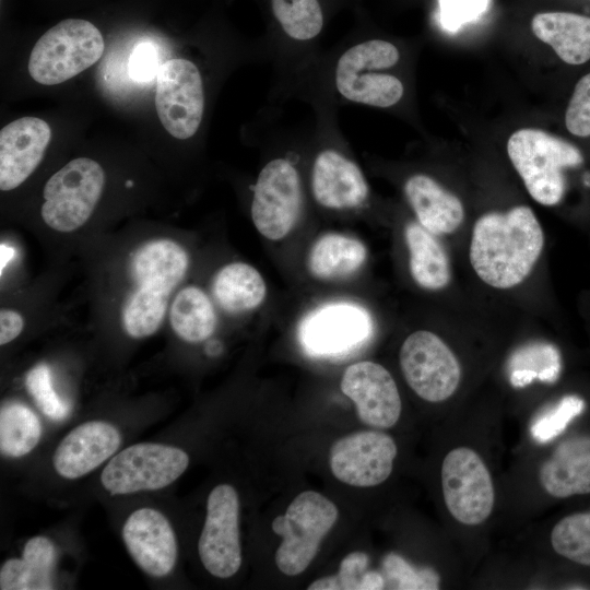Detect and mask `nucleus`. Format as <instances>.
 <instances>
[{"mask_svg": "<svg viewBox=\"0 0 590 590\" xmlns=\"http://www.w3.org/2000/svg\"><path fill=\"white\" fill-rule=\"evenodd\" d=\"M51 138L49 125L37 117H22L0 131V189L17 188L36 169Z\"/></svg>", "mask_w": 590, "mask_h": 590, "instance_id": "nucleus-20", "label": "nucleus"}, {"mask_svg": "<svg viewBox=\"0 0 590 590\" xmlns=\"http://www.w3.org/2000/svg\"><path fill=\"white\" fill-rule=\"evenodd\" d=\"M56 548L46 536L30 539L21 558H10L0 569L1 590H49L54 589L52 573Z\"/></svg>", "mask_w": 590, "mask_h": 590, "instance_id": "nucleus-25", "label": "nucleus"}, {"mask_svg": "<svg viewBox=\"0 0 590 590\" xmlns=\"http://www.w3.org/2000/svg\"><path fill=\"white\" fill-rule=\"evenodd\" d=\"M398 449L393 438L379 430H361L338 439L330 448L333 475L355 487H371L392 472Z\"/></svg>", "mask_w": 590, "mask_h": 590, "instance_id": "nucleus-17", "label": "nucleus"}, {"mask_svg": "<svg viewBox=\"0 0 590 590\" xmlns=\"http://www.w3.org/2000/svg\"><path fill=\"white\" fill-rule=\"evenodd\" d=\"M104 48L103 36L94 24L63 20L36 42L28 60L30 75L44 85L60 84L95 64Z\"/></svg>", "mask_w": 590, "mask_h": 590, "instance_id": "nucleus-8", "label": "nucleus"}, {"mask_svg": "<svg viewBox=\"0 0 590 590\" xmlns=\"http://www.w3.org/2000/svg\"><path fill=\"white\" fill-rule=\"evenodd\" d=\"M205 86L198 66L185 58L165 61L156 75L155 108L161 123L176 139L197 134L205 114Z\"/></svg>", "mask_w": 590, "mask_h": 590, "instance_id": "nucleus-12", "label": "nucleus"}, {"mask_svg": "<svg viewBox=\"0 0 590 590\" xmlns=\"http://www.w3.org/2000/svg\"><path fill=\"white\" fill-rule=\"evenodd\" d=\"M551 544L564 558L590 567V511L562 518L552 529Z\"/></svg>", "mask_w": 590, "mask_h": 590, "instance_id": "nucleus-31", "label": "nucleus"}, {"mask_svg": "<svg viewBox=\"0 0 590 590\" xmlns=\"http://www.w3.org/2000/svg\"><path fill=\"white\" fill-rule=\"evenodd\" d=\"M533 34L568 64L590 59V17L570 12H543L531 22Z\"/></svg>", "mask_w": 590, "mask_h": 590, "instance_id": "nucleus-24", "label": "nucleus"}, {"mask_svg": "<svg viewBox=\"0 0 590 590\" xmlns=\"http://www.w3.org/2000/svg\"><path fill=\"white\" fill-rule=\"evenodd\" d=\"M42 424L26 405L11 402L0 411V449L8 457L19 458L31 452L39 442Z\"/></svg>", "mask_w": 590, "mask_h": 590, "instance_id": "nucleus-30", "label": "nucleus"}, {"mask_svg": "<svg viewBox=\"0 0 590 590\" xmlns=\"http://www.w3.org/2000/svg\"><path fill=\"white\" fill-rule=\"evenodd\" d=\"M439 19L444 28L457 32L467 23L482 16L489 8L491 0H438Z\"/></svg>", "mask_w": 590, "mask_h": 590, "instance_id": "nucleus-38", "label": "nucleus"}, {"mask_svg": "<svg viewBox=\"0 0 590 590\" xmlns=\"http://www.w3.org/2000/svg\"><path fill=\"white\" fill-rule=\"evenodd\" d=\"M121 442L119 430L104 421L85 422L69 432L57 446L52 462L68 480L79 479L113 456Z\"/></svg>", "mask_w": 590, "mask_h": 590, "instance_id": "nucleus-21", "label": "nucleus"}, {"mask_svg": "<svg viewBox=\"0 0 590 590\" xmlns=\"http://www.w3.org/2000/svg\"><path fill=\"white\" fill-rule=\"evenodd\" d=\"M404 238L410 255V272L414 281L425 290L444 288L451 278L450 263L435 234L418 222H410L405 226Z\"/></svg>", "mask_w": 590, "mask_h": 590, "instance_id": "nucleus-26", "label": "nucleus"}, {"mask_svg": "<svg viewBox=\"0 0 590 590\" xmlns=\"http://www.w3.org/2000/svg\"><path fill=\"white\" fill-rule=\"evenodd\" d=\"M337 506L315 491L299 493L282 516L272 521V530L282 536L275 564L286 576L302 574L318 553L322 539L338 520Z\"/></svg>", "mask_w": 590, "mask_h": 590, "instance_id": "nucleus-9", "label": "nucleus"}, {"mask_svg": "<svg viewBox=\"0 0 590 590\" xmlns=\"http://www.w3.org/2000/svg\"><path fill=\"white\" fill-rule=\"evenodd\" d=\"M188 266L186 250L172 239H154L138 248L131 261L137 287L122 312L123 328L130 337L145 338L158 330L169 296Z\"/></svg>", "mask_w": 590, "mask_h": 590, "instance_id": "nucleus-6", "label": "nucleus"}, {"mask_svg": "<svg viewBox=\"0 0 590 590\" xmlns=\"http://www.w3.org/2000/svg\"><path fill=\"white\" fill-rule=\"evenodd\" d=\"M585 409V401L577 396H566L531 426L532 437L539 442H547L560 435L567 425Z\"/></svg>", "mask_w": 590, "mask_h": 590, "instance_id": "nucleus-35", "label": "nucleus"}, {"mask_svg": "<svg viewBox=\"0 0 590 590\" xmlns=\"http://www.w3.org/2000/svg\"><path fill=\"white\" fill-rule=\"evenodd\" d=\"M544 245L542 227L527 205L489 212L474 224L470 262L477 276L495 288L520 284L532 271Z\"/></svg>", "mask_w": 590, "mask_h": 590, "instance_id": "nucleus-3", "label": "nucleus"}, {"mask_svg": "<svg viewBox=\"0 0 590 590\" xmlns=\"http://www.w3.org/2000/svg\"><path fill=\"white\" fill-rule=\"evenodd\" d=\"M169 318L175 333L189 343H199L210 338L217 320L210 298L196 286L179 291L172 303Z\"/></svg>", "mask_w": 590, "mask_h": 590, "instance_id": "nucleus-29", "label": "nucleus"}, {"mask_svg": "<svg viewBox=\"0 0 590 590\" xmlns=\"http://www.w3.org/2000/svg\"><path fill=\"white\" fill-rule=\"evenodd\" d=\"M367 257L366 247L356 238L328 233L312 245L308 256L311 274L321 280H334L356 272Z\"/></svg>", "mask_w": 590, "mask_h": 590, "instance_id": "nucleus-27", "label": "nucleus"}, {"mask_svg": "<svg viewBox=\"0 0 590 590\" xmlns=\"http://www.w3.org/2000/svg\"><path fill=\"white\" fill-rule=\"evenodd\" d=\"M270 10L274 28L264 49L272 69L269 99L276 105L288 101L322 52L324 15L319 0H270Z\"/></svg>", "mask_w": 590, "mask_h": 590, "instance_id": "nucleus-4", "label": "nucleus"}, {"mask_svg": "<svg viewBox=\"0 0 590 590\" xmlns=\"http://www.w3.org/2000/svg\"><path fill=\"white\" fill-rule=\"evenodd\" d=\"M441 488L446 507L458 522L477 526L491 516L494 483L485 462L473 449L457 447L446 455Z\"/></svg>", "mask_w": 590, "mask_h": 590, "instance_id": "nucleus-14", "label": "nucleus"}, {"mask_svg": "<svg viewBox=\"0 0 590 590\" xmlns=\"http://www.w3.org/2000/svg\"><path fill=\"white\" fill-rule=\"evenodd\" d=\"M239 498L229 484H220L209 494L206 516L198 541L203 567L214 577L229 578L241 565Z\"/></svg>", "mask_w": 590, "mask_h": 590, "instance_id": "nucleus-16", "label": "nucleus"}, {"mask_svg": "<svg viewBox=\"0 0 590 590\" xmlns=\"http://www.w3.org/2000/svg\"><path fill=\"white\" fill-rule=\"evenodd\" d=\"M274 128L278 151L260 169L250 204L251 220L257 231L270 240L282 239L294 228L306 200L299 167L304 150L303 153H297V150L307 133L296 131L292 144H288L294 131L276 125V115Z\"/></svg>", "mask_w": 590, "mask_h": 590, "instance_id": "nucleus-5", "label": "nucleus"}, {"mask_svg": "<svg viewBox=\"0 0 590 590\" xmlns=\"http://www.w3.org/2000/svg\"><path fill=\"white\" fill-rule=\"evenodd\" d=\"M23 317L10 309L0 311V344L4 345L13 341L23 330Z\"/></svg>", "mask_w": 590, "mask_h": 590, "instance_id": "nucleus-40", "label": "nucleus"}, {"mask_svg": "<svg viewBox=\"0 0 590 590\" xmlns=\"http://www.w3.org/2000/svg\"><path fill=\"white\" fill-rule=\"evenodd\" d=\"M26 388L46 416L54 421L68 416L69 405L55 391L48 365L38 364L28 371Z\"/></svg>", "mask_w": 590, "mask_h": 590, "instance_id": "nucleus-34", "label": "nucleus"}, {"mask_svg": "<svg viewBox=\"0 0 590 590\" xmlns=\"http://www.w3.org/2000/svg\"><path fill=\"white\" fill-rule=\"evenodd\" d=\"M385 581L393 589L433 590L439 588L440 577L429 567L416 568L398 554H388L382 562Z\"/></svg>", "mask_w": 590, "mask_h": 590, "instance_id": "nucleus-33", "label": "nucleus"}, {"mask_svg": "<svg viewBox=\"0 0 590 590\" xmlns=\"http://www.w3.org/2000/svg\"><path fill=\"white\" fill-rule=\"evenodd\" d=\"M507 152L530 196L543 205H555L563 199L566 190L563 169L583 162L577 146L533 128L514 132Z\"/></svg>", "mask_w": 590, "mask_h": 590, "instance_id": "nucleus-7", "label": "nucleus"}, {"mask_svg": "<svg viewBox=\"0 0 590 590\" xmlns=\"http://www.w3.org/2000/svg\"><path fill=\"white\" fill-rule=\"evenodd\" d=\"M567 130L577 137H590V73L576 84L565 114Z\"/></svg>", "mask_w": 590, "mask_h": 590, "instance_id": "nucleus-37", "label": "nucleus"}, {"mask_svg": "<svg viewBox=\"0 0 590 590\" xmlns=\"http://www.w3.org/2000/svg\"><path fill=\"white\" fill-rule=\"evenodd\" d=\"M401 62V48L391 40L354 35L323 49L296 83L288 101L322 98L338 107L392 109L406 94L405 82L393 71Z\"/></svg>", "mask_w": 590, "mask_h": 590, "instance_id": "nucleus-1", "label": "nucleus"}, {"mask_svg": "<svg viewBox=\"0 0 590 590\" xmlns=\"http://www.w3.org/2000/svg\"><path fill=\"white\" fill-rule=\"evenodd\" d=\"M373 333L370 314L363 306L346 302L319 306L298 327L303 350L322 358L343 357L363 346Z\"/></svg>", "mask_w": 590, "mask_h": 590, "instance_id": "nucleus-13", "label": "nucleus"}, {"mask_svg": "<svg viewBox=\"0 0 590 590\" xmlns=\"http://www.w3.org/2000/svg\"><path fill=\"white\" fill-rule=\"evenodd\" d=\"M125 545L135 564L148 575L160 578L174 568L178 547L168 519L158 510H134L122 528Z\"/></svg>", "mask_w": 590, "mask_h": 590, "instance_id": "nucleus-19", "label": "nucleus"}, {"mask_svg": "<svg viewBox=\"0 0 590 590\" xmlns=\"http://www.w3.org/2000/svg\"><path fill=\"white\" fill-rule=\"evenodd\" d=\"M368 556L363 552L347 554L334 576L322 577L308 586V590H359L361 581L367 571Z\"/></svg>", "mask_w": 590, "mask_h": 590, "instance_id": "nucleus-36", "label": "nucleus"}, {"mask_svg": "<svg viewBox=\"0 0 590 590\" xmlns=\"http://www.w3.org/2000/svg\"><path fill=\"white\" fill-rule=\"evenodd\" d=\"M539 479L555 498L590 494V436L563 440L542 463Z\"/></svg>", "mask_w": 590, "mask_h": 590, "instance_id": "nucleus-22", "label": "nucleus"}, {"mask_svg": "<svg viewBox=\"0 0 590 590\" xmlns=\"http://www.w3.org/2000/svg\"><path fill=\"white\" fill-rule=\"evenodd\" d=\"M508 371L522 369L533 373L536 379L555 382L560 373L558 350L546 342H532L517 349L508 359Z\"/></svg>", "mask_w": 590, "mask_h": 590, "instance_id": "nucleus-32", "label": "nucleus"}, {"mask_svg": "<svg viewBox=\"0 0 590 590\" xmlns=\"http://www.w3.org/2000/svg\"><path fill=\"white\" fill-rule=\"evenodd\" d=\"M340 387L354 402L364 424L389 428L399 421L402 409L399 390L391 374L380 364L364 361L350 365Z\"/></svg>", "mask_w": 590, "mask_h": 590, "instance_id": "nucleus-18", "label": "nucleus"}, {"mask_svg": "<svg viewBox=\"0 0 590 590\" xmlns=\"http://www.w3.org/2000/svg\"><path fill=\"white\" fill-rule=\"evenodd\" d=\"M105 173L94 160L79 157L55 173L44 188L40 214L52 229L69 233L86 223L101 199Z\"/></svg>", "mask_w": 590, "mask_h": 590, "instance_id": "nucleus-10", "label": "nucleus"}, {"mask_svg": "<svg viewBox=\"0 0 590 590\" xmlns=\"http://www.w3.org/2000/svg\"><path fill=\"white\" fill-rule=\"evenodd\" d=\"M307 104L314 113V125L305 140L311 199L318 206L334 212L364 206L370 196L369 185L340 128L339 107L322 98Z\"/></svg>", "mask_w": 590, "mask_h": 590, "instance_id": "nucleus-2", "label": "nucleus"}, {"mask_svg": "<svg viewBox=\"0 0 590 590\" xmlns=\"http://www.w3.org/2000/svg\"><path fill=\"white\" fill-rule=\"evenodd\" d=\"M386 585L385 577L375 570H367L361 581L359 590H379Z\"/></svg>", "mask_w": 590, "mask_h": 590, "instance_id": "nucleus-41", "label": "nucleus"}, {"mask_svg": "<svg viewBox=\"0 0 590 590\" xmlns=\"http://www.w3.org/2000/svg\"><path fill=\"white\" fill-rule=\"evenodd\" d=\"M128 72L138 83L150 82L158 73V57L155 46L150 42L140 43L132 51Z\"/></svg>", "mask_w": 590, "mask_h": 590, "instance_id": "nucleus-39", "label": "nucleus"}, {"mask_svg": "<svg viewBox=\"0 0 590 590\" xmlns=\"http://www.w3.org/2000/svg\"><path fill=\"white\" fill-rule=\"evenodd\" d=\"M399 359L405 381L425 401H445L460 384L461 367L456 355L430 331L410 334L400 349Z\"/></svg>", "mask_w": 590, "mask_h": 590, "instance_id": "nucleus-15", "label": "nucleus"}, {"mask_svg": "<svg viewBox=\"0 0 590 590\" xmlns=\"http://www.w3.org/2000/svg\"><path fill=\"white\" fill-rule=\"evenodd\" d=\"M188 464L189 457L180 448L141 442L114 456L104 468L101 482L111 495L157 491L176 481Z\"/></svg>", "mask_w": 590, "mask_h": 590, "instance_id": "nucleus-11", "label": "nucleus"}, {"mask_svg": "<svg viewBox=\"0 0 590 590\" xmlns=\"http://www.w3.org/2000/svg\"><path fill=\"white\" fill-rule=\"evenodd\" d=\"M212 292L223 309L240 312L258 307L266 297L267 286L262 275L252 266L232 262L215 274Z\"/></svg>", "mask_w": 590, "mask_h": 590, "instance_id": "nucleus-28", "label": "nucleus"}, {"mask_svg": "<svg viewBox=\"0 0 590 590\" xmlns=\"http://www.w3.org/2000/svg\"><path fill=\"white\" fill-rule=\"evenodd\" d=\"M405 198L417 222L435 235L450 234L464 217L461 201L426 174H413L404 181Z\"/></svg>", "mask_w": 590, "mask_h": 590, "instance_id": "nucleus-23", "label": "nucleus"}]
</instances>
